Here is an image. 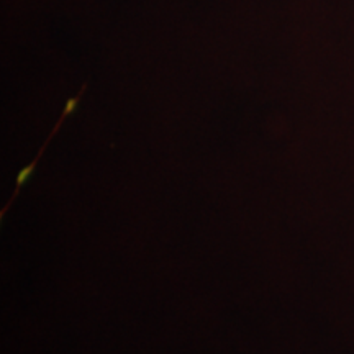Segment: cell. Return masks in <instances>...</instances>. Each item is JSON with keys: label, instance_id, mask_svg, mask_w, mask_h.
<instances>
[{"label": "cell", "instance_id": "1", "mask_svg": "<svg viewBox=\"0 0 354 354\" xmlns=\"http://www.w3.org/2000/svg\"><path fill=\"white\" fill-rule=\"evenodd\" d=\"M86 91V86L82 87V91H81V94H79L77 97H74V99H69L68 100V104H66V107H64V112H63V115H61V118H59V122L56 123V127H55V130L51 131V135L48 136V140H46V143L43 145V148L39 149V153L37 154V158L33 159L32 162H30L28 166H25L24 169H21L20 172H19V176H17V183H15V190H13V194H12V197H10V201L7 202V205L3 207L2 209V212H0V218L3 220V216H6V214H7V210H10V207H12V203L15 202V198L19 197V194H20V190H21V187H24V185L26 184V180L30 179V177L33 176V172H35V169H37V165H38V161H39V158H41V154H43V151L44 149H46V146L50 145V141L53 140V136L56 135L57 133V130H59L61 128V125H63V122H64V118L68 117L69 113H73L74 110H76V107H77V104H79V99H81V95H82V92Z\"/></svg>", "mask_w": 354, "mask_h": 354}]
</instances>
